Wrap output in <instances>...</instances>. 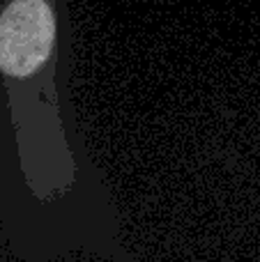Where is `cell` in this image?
<instances>
[{
    "instance_id": "1",
    "label": "cell",
    "mask_w": 260,
    "mask_h": 262,
    "mask_svg": "<svg viewBox=\"0 0 260 262\" xmlns=\"http://www.w3.org/2000/svg\"><path fill=\"white\" fill-rule=\"evenodd\" d=\"M0 74L28 189L39 203L62 198L76 184L78 170L55 88L58 14L51 3L14 0L0 9Z\"/></svg>"
}]
</instances>
